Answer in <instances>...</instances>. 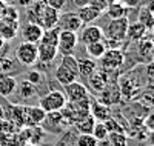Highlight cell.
I'll list each match as a JSON object with an SVG mask.
<instances>
[{"instance_id":"46","label":"cell","mask_w":154,"mask_h":146,"mask_svg":"<svg viewBox=\"0 0 154 146\" xmlns=\"http://www.w3.org/2000/svg\"><path fill=\"white\" fill-rule=\"evenodd\" d=\"M2 118H5V109L2 108V105H0V120H2Z\"/></svg>"},{"instance_id":"16","label":"cell","mask_w":154,"mask_h":146,"mask_svg":"<svg viewBox=\"0 0 154 146\" xmlns=\"http://www.w3.org/2000/svg\"><path fill=\"white\" fill-rule=\"evenodd\" d=\"M77 14H79V17H80V20H82V23H83V25H89V23L96 22L102 14H103V12H102L100 9H97L96 6H93L91 3H89V5H86V6L79 8Z\"/></svg>"},{"instance_id":"23","label":"cell","mask_w":154,"mask_h":146,"mask_svg":"<svg viewBox=\"0 0 154 146\" xmlns=\"http://www.w3.org/2000/svg\"><path fill=\"white\" fill-rule=\"evenodd\" d=\"M103 12H106V16L111 20L120 19V17H125L126 16V6L122 2H119V0H114V2H109L108 3V6H106V9Z\"/></svg>"},{"instance_id":"37","label":"cell","mask_w":154,"mask_h":146,"mask_svg":"<svg viewBox=\"0 0 154 146\" xmlns=\"http://www.w3.org/2000/svg\"><path fill=\"white\" fill-rule=\"evenodd\" d=\"M142 125L145 126V129H146L148 132H154V112L148 114V115L143 118Z\"/></svg>"},{"instance_id":"35","label":"cell","mask_w":154,"mask_h":146,"mask_svg":"<svg viewBox=\"0 0 154 146\" xmlns=\"http://www.w3.org/2000/svg\"><path fill=\"white\" fill-rule=\"evenodd\" d=\"M103 125L106 126L108 132H123V126L119 125L117 122H116V118H112V117L106 118V120L103 122Z\"/></svg>"},{"instance_id":"49","label":"cell","mask_w":154,"mask_h":146,"mask_svg":"<svg viewBox=\"0 0 154 146\" xmlns=\"http://www.w3.org/2000/svg\"><path fill=\"white\" fill-rule=\"evenodd\" d=\"M151 28L154 29V12H152V26H151Z\"/></svg>"},{"instance_id":"14","label":"cell","mask_w":154,"mask_h":146,"mask_svg":"<svg viewBox=\"0 0 154 146\" xmlns=\"http://www.w3.org/2000/svg\"><path fill=\"white\" fill-rule=\"evenodd\" d=\"M59 54L57 46H51L45 43H37V62H40L43 65L53 63L56 56Z\"/></svg>"},{"instance_id":"31","label":"cell","mask_w":154,"mask_h":146,"mask_svg":"<svg viewBox=\"0 0 154 146\" xmlns=\"http://www.w3.org/2000/svg\"><path fill=\"white\" fill-rule=\"evenodd\" d=\"M91 134L97 138V141H105L106 137H108V129H106V126L103 125V122H96Z\"/></svg>"},{"instance_id":"10","label":"cell","mask_w":154,"mask_h":146,"mask_svg":"<svg viewBox=\"0 0 154 146\" xmlns=\"http://www.w3.org/2000/svg\"><path fill=\"white\" fill-rule=\"evenodd\" d=\"M102 38H103V29L100 26H96V25H83L82 26L79 40L83 45L94 43L97 40H102Z\"/></svg>"},{"instance_id":"26","label":"cell","mask_w":154,"mask_h":146,"mask_svg":"<svg viewBox=\"0 0 154 146\" xmlns=\"http://www.w3.org/2000/svg\"><path fill=\"white\" fill-rule=\"evenodd\" d=\"M77 131L80 132V134H91L93 132V128L96 125V118L91 115V114H88L86 117H83L82 120H79L77 123H74Z\"/></svg>"},{"instance_id":"36","label":"cell","mask_w":154,"mask_h":146,"mask_svg":"<svg viewBox=\"0 0 154 146\" xmlns=\"http://www.w3.org/2000/svg\"><path fill=\"white\" fill-rule=\"evenodd\" d=\"M16 129H17V128L12 125L6 117L0 120V134H12V132H14Z\"/></svg>"},{"instance_id":"3","label":"cell","mask_w":154,"mask_h":146,"mask_svg":"<svg viewBox=\"0 0 154 146\" xmlns=\"http://www.w3.org/2000/svg\"><path fill=\"white\" fill-rule=\"evenodd\" d=\"M66 96L65 92L62 91H57V89H53L46 92V94L40 99V103H38V106L40 108H43L46 112H51V111H62L63 106L66 105Z\"/></svg>"},{"instance_id":"39","label":"cell","mask_w":154,"mask_h":146,"mask_svg":"<svg viewBox=\"0 0 154 146\" xmlns=\"http://www.w3.org/2000/svg\"><path fill=\"white\" fill-rule=\"evenodd\" d=\"M45 2H46L48 6L54 8L57 11H62L63 8H65V5H66V0H45Z\"/></svg>"},{"instance_id":"30","label":"cell","mask_w":154,"mask_h":146,"mask_svg":"<svg viewBox=\"0 0 154 146\" xmlns=\"http://www.w3.org/2000/svg\"><path fill=\"white\" fill-rule=\"evenodd\" d=\"M142 94H140L139 97V102L142 106H145V108H151V106H154V88H146L145 91H140Z\"/></svg>"},{"instance_id":"8","label":"cell","mask_w":154,"mask_h":146,"mask_svg":"<svg viewBox=\"0 0 154 146\" xmlns=\"http://www.w3.org/2000/svg\"><path fill=\"white\" fill-rule=\"evenodd\" d=\"M82 20L79 17V14L74 11H68V12H63V14L59 16V22H57V28L59 29H66V31H80L82 29Z\"/></svg>"},{"instance_id":"18","label":"cell","mask_w":154,"mask_h":146,"mask_svg":"<svg viewBox=\"0 0 154 146\" xmlns=\"http://www.w3.org/2000/svg\"><path fill=\"white\" fill-rule=\"evenodd\" d=\"M145 35H146V28L140 22L128 23V28H126V38L128 40L139 43L140 40H143Z\"/></svg>"},{"instance_id":"13","label":"cell","mask_w":154,"mask_h":146,"mask_svg":"<svg viewBox=\"0 0 154 146\" xmlns=\"http://www.w3.org/2000/svg\"><path fill=\"white\" fill-rule=\"evenodd\" d=\"M122 100V96H120V91H119V86L117 85H106L103 89L99 92V102L103 103V105H116Z\"/></svg>"},{"instance_id":"12","label":"cell","mask_w":154,"mask_h":146,"mask_svg":"<svg viewBox=\"0 0 154 146\" xmlns=\"http://www.w3.org/2000/svg\"><path fill=\"white\" fill-rule=\"evenodd\" d=\"M46 111L40 106H25V126H35L45 120Z\"/></svg>"},{"instance_id":"44","label":"cell","mask_w":154,"mask_h":146,"mask_svg":"<svg viewBox=\"0 0 154 146\" xmlns=\"http://www.w3.org/2000/svg\"><path fill=\"white\" fill-rule=\"evenodd\" d=\"M5 48H6V40L0 35V56H2V52L5 51Z\"/></svg>"},{"instance_id":"42","label":"cell","mask_w":154,"mask_h":146,"mask_svg":"<svg viewBox=\"0 0 154 146\" xmlns=\"http://www.w3.org/2000/svg\"><path fill=\"white\" fill-rule=\"evenodd\" d=\"M123 2H125L123 5H125L126 8H131V6H137L140 0H123Z\"/></svg>"},{"instance_id":"51","label":"cell","mask_w":154,"mask_h":146,"mask_svg":"<svg viewBox=\"0 0 154 146\" xmlns=\"http://www.w3.org/2000/svg\"><path fill=\"white\" fill-rule=\"evenodd\" d=\"M0 2H3V3H5V2H9V0H0Z\"/></svg>"},{"instance_id":"5","label":"cell","mask_w":154,"mask_h":146,"mask_svg":"<svg viewBox=\"0 0 154 146\" xmlns=\"http://www.w3.org/2000/svg\"><path fill=\"white\" fill-rule=\"evenodd\" d=\"M79 43V35L74 31H66L60 29L59 31V43H57V51L62 56H71Z\"/></svg>"},{"instance_id":"41","label":"cell","mask_w":154,"mask_h":146,"mask_svg":"<svg viewBox=\"0 0 154 146\" xmlns=\"http://www.w3.org/2000/svg\"><path fill=\"white\" fill-rule=\"evenodd\" d=\"M72 3L77 8H82V6H86V5L91 3V0H72Z\"/></svg>"},{"instance_id":"1","label":"cell","mask_w":154,"mask_h":146,"mask_svg":"<svg viewBox=\"0 0 154 146\" xmlns=\"http://www.w3.org/2000/svg\"><path fill=\"white\" fill-rule=\"evenodd\" d=\"M56 80L65 86L74 80H77L79 72H77V59L71 54V56H62V60L59 63V66L56 68Z\"/></svg>"},{"instance_id":"45","label":"cell","mask_w":154,"mask_h":146,"mask_svg":"<svg viewBox=\"0 0 154 146\" xmlns=\"http://www.w3.org/2000/svg\"><path fill=\"white\" fill-rule=\"evenodd\" d=\"M146 8H148V9H149L151 12H154V0H151V2H149V3L146 5Z\"/></svg>"},{"instance_id":"21","label":"cell","mask_w":154,"mask_h":146,"mask_svg":"<svg viewBox=\"0 0 154 146\" xmlns=\"http://www.w3.org/2000/svg\"><path fill=\"white\" fill-rule=\"evenodd\" d=\"M17 91V80L12 75H2L0 77V96L9 97Z\"/></svg>"},{"instance_id":"38","label":"cell","mask_w":154,"mask_h":146,"mask_svg":"<svg viewBox=\"0 0 154 146\" xmlns=\"http://www.w3.org/2000/svg\"><path fill=\"white\" fill-rule=\"evenodd\" d=\"M145 71H146V77H148V83H149V86L154 88V60L149 62V63L146 65Z\"/></svg>"},{"instance_id":"15","label":"cell","mask_w":154,"mask_h":146,"mask_svg":"<svg viewBox=\"0 0 154 146\" xmlns=\"http://www.w3.org/2000/svg\"><path fill=\"white\" fill-rule=\"evenodd\" d=\"M42 123L46 125L48 131H51V129H53V131H60L63 126L66 125L65 117H63L62 111H51V112H46L45 120H43Z\"/></svg>"},{"instance_id":"6","label":"cell","mask_w":154,"mask_h":146,"mask_svg":"<svg viewBox=\"0 0 154 146\" xmlns=\"http://www.w3.org/2000/svg\"><path fill=\"white\" fill-rule=\"evenodd\" d=\"M16 59L23 66H32L37 63V45L22 42L16 48Z\"/></svg>"},{"instance_id":"25","label":"cell","mask_w":154,"mask_h":146,"mask_svg":"<svg viewBox=\"0 0 154 146\" xmlns=\"http://www.w3.org/2000/svg\"><path fill=\"white\" fill-rule=\"evenodd\" d=\"M88 85H89V89L94 91L96 94H99V92L103 89L106 86V77H105V72H94L91 77H88Z\"/></svg>"},{"instance_id":"11","label":"cell","mask_w":154,"mask_h":146,"mask_svg":"<svg viewBox=\"0 0 154 146\" xmlns=\"http://www.w3.org/2000/svg\"><path fill=\"white\" fill-rule=\"evenodd\" d=\"M43 28L38 23H34V22H29L26 23L22 28V38L23 42H28V43H38L42 38V34H43Z\"/></svg>"},{"instance_id":"7","label":"cell","mask_w":154,"mask_h":146,"mask_svg":"<svg viewBox=\"0 0 154 146\" xmlns=\"http://www.w3.org/2000/svg\"><path fill=\"white\" fill-rule=\"evenodd\" d=\"M117 86H119L122 99H125V100H134L140 94V91H142V86L137 83V80L131 78L130 75L122 77Z\"/></svg>"},{"instance_id":"34","label":"cell","mask_w":154,"mask_h":146,"mask_svg":"<svg viewBox=\"0 0 154 146\" xmlns=\"http://www.w3.org/2000/svg\"><path fill=\"white\" fill-rule=\"evenodd\" d=\"M26 82H29L31 85H34V86L37 88L38 85H42V82H43V75H42L40 71L31 69V71L26 74Z\"/></svg>"},{"instance_id":"24","label":"cell","mask_w":154,"mask_h":146,"mask_svg":"<svg viewBox=\"0 0 154 146\" xmlns=\"http://www.w3.org/2000/svg\"><path fill=\"white\" fill-rule=\"evenodd\" d=\"M85 48H86L88 56L91 57V59H94V60H100V57L103 56V54H105V51L108 49V48H106V43H105L103 38H102V40L94 42V43L85 45Z\"/></svg>"},{"instance_id":"52","label":"cell","mask_w":154,"mask_h":146,"mask_svg":"<svg viewBox=\"0 0 154 146\" xmlns=\"http://www.w3.org/2000/svg\"><path fill=\"white\" fill-rule=\"evenodd\" d=\"M149 146H152V144H149Z\"/></svg>"},{"instance_id":"47","label":"cell","mask_w":154,"mask_h":146,"mask_svg":"<svg viewBox=\"0 0 154 146\" xmlns=\"http://www.w3.org/2000/svg\"><path fill=\"white\" fill-rule=\"evenodd\" d=\"M3 8H5V3L0 2V17H2V12H3Z\"/></svg>"},{"instance_id":"28","label":"cell","mask_w":154,"mask_h":146,"mask_svg":"<svg viewBox=\"0 0 154 146\" xmlns=\"http://www.w3.org/2000/svg\"><path fill=\"white\" fill-rule=\"evenodd\" d=\"M106 143L109 146H128V137L125 132H108Z\"/></svg>"},{"instance_id":"27","label":"cell","mask_w":154,"mask_h":146,"mask_svg":"<svg viewBox=\"0 0 154 146\" xmlns=\"http://www.w3.org/2000/svg\"><path fill=\"white\" fill-rule=\"evenodd\" d=\"M17 89H19V96L23 99V100H28V99H32L37 92V88L34 85H31L29 82L23 80L20 85H17Z\"/></svg>"},{"instance_id":"22","label":"cell","mask_w":154,"mask_h":146,"mask_svg":"<svg viewBox=\"0 0 154 146\" xmlns=\"http://www.w3.org/2000/svg\"><path fill=\"white\" fill-rule=\"evenodd\" d=\"M8 120L16 128H23L25 126V106H22V105L11 106Z\"/></svg>"},{"instance_id":"2","label":"cell","mask_w":154,"mask_h":146,"mask_svg":"<svg viewBox=\"0 0 154 146\" xmlns=\"http://www.w3.org/2000/svg\"><path fill=\"white\" fill-rule=\"evenodd\" d=\"M128 19L120 17V19H114L111 20L103 29V38L111 42H123L126 38V28H128Z\"/></svg>"},{"instance_id":"50","label":"cell","mask_w":154,"mask_h":146,"mask_svg":"<svg viewBox=\"0 0 154 146\" xmlns=\"http://www.w3.org/2000/svg\"><path fill=\"white\" fill-rule=\"evenodd\" d=\"M23 146H35V144H31V143H26V144H23Z\"/></svg>"},{"instance_id":"33","label":"cell","mask_w":154,"mask_h":146,"mask_svg":"<svg viewBox=\"0 0 154 146\" xmlns=\"http://www.w3.org/2000/svg\"><path fill=\"white\" fill-rule=\"evenodd\" d=\"M139 19H140L139 22L142 23L146 29L152 26V12H151L146 6H142V8H140V11H139Z\"/></svg>"},{"instance_id":"29","label":"cell","mask_w":154,"mask_h":146,"mask_svg":"<svg viewBox=\"0 0 154 146\" xmlns=\"http://www.w3.org/2000/svg\"><path fill=\"white\" fill-rule=\"evenodd\" d=\"M16 68V62L14 59H11L8 56H0V74L2 75H8L11 71H14Z\"/></svg>"},{"instance_id":"20","label":"cell","mask_w":154,"mask_h":146,"mask_svg":"<svg viewBox=\"0 0 154 146\" xmlns=\"http://www.w3.org/2000/svg\"><path fill=\"white\" fill-rule=\"evenodd\" d=\"M19 31V22H12V20H5L0 19V35H2L5 40H12Z\"/></svg>"},{"instance_id":"43","label":"cell","mask_w":154,"mask_h":146,"mask_svg":"<svg viewBox=\"0 0 154 146\" xmlns=\"http://www.w3.org/2000/svg\"><path fill=\"white\" fill-rule=\"evenodd\" d=\"M17 3H19L20 6H25V8H28V6H31L32 0H17Z\"/></svg>"},{"instance_id":"17","label":"cell","mask_w":154,"mask_h":146,"mask_svg":"<svg viewBox=\"0 0 154 146\" xmlns=\"http://www.w3.org/2000/svg\"><path fill=\"white\" fill-rule=\"evenodd\" d=\"M96 68H97V65H96V60L94 59H77V72H79L80 77L83 78H88V77H91L94 72H96Z\"/></svg>"},{"instance_id":"48","label":"cell","mask_w":154,"mask_h":146,"mask_svg":"<svg viewBox=\"0 0 154 146\" xmlns=\"http://www.w3.org/2000/svg\"><path fill=\"white\" fill-rule=\"evenodd\" d=\"M97 146H109V144H108V143H106V140H105V141H99V144H97Z\"/></svg>"},{"instance_id":"32","label":"cell","mask_w":154,"mask_h":146,"mask_svg":"<svg viewBox=\"0 0 154 146\" xmlns=\"http://www.w3.org/2000/svg\"><path fill=\"white\" fill-rule=\"evenodd\" d=\"M75 144L77 146H97L99 141L93 134H79L75 138Z\"/></svg>"},{"instance_id":"4","label":"cell","mask_w":154,"mask_h":146,"mask_svg":"<svg viewBox=\"0 0 154 146\" xmlns=\"http://www.w3.org/2000/svg\"><path fill=\"white\" fill-rule=\"evenodd\" d=\"M102 60V71L103 72H112L119 69L125 62V56L120 48H108L105 54L100 57Z\"/></svg>"},{"instance_id":"19","label":"cell","mask_w":154,"mask_h":146,"mask_svg":"<svg viewBox=\"0 0 154 146\" xmlns=\"http://www.w3.org/2000/svg\"><path fill=\"white\" fill-rule=\"evenodd\" d=\"M89 114L96 118V122H105L106 118L111 117V109L108 105L94 102L93 105H89Z\"/></svg>"},{"instance_id":"9","label":"cell","mask_w":154,"mask_h":146,"mask_svg":"<svg viewBox=\"0 0 154 146\" xmlns=\"http://www.w3.org/2000/svg\"><path fill=\"white\" fill-rule=\"evenodd\" d=\"M63 88H65V96H66L68 102H80V100L89 99V92H88L86 86L77 80L65 85Z\"/></svg>"},{"instance_id":"40","label":"cell","mask_w":154,"mask_h":146,"mask_svg":"<svg viewBox=\"0 0 154 146\" xmlns=\"http://www.w3.org/2000/svg\"><path fill=\"white\" fill-rule=\"evenodd\" d=\"M108 0H91V5L93 6H96L97 9H100L102 12H103L105 9H106V6H108Z\"/></svg>"}]
</instances>
